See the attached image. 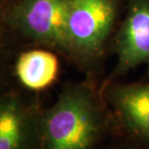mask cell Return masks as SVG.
I'll return each mask as SVG.
<instances>
[{
  "label": "cell",
  "instance_id": "1",
  "mask_svg": "<svg viewBox=\"0 0 149 149\" xmlns=\"http://www.w3.org/2000/svg\"><path fill=\"white\" fill-rule=\"evenodd\" d=\"M117 137L100 88L91 82L65 85L40 116V149H100Z\"/></svg>",
  "mask_w": 149,
  "mask_h": 149
},
{
  "label": "cell",
  "instance_id": "2",
  "mask_svg": "<svg viewBox=\"0 0 149 149\" xmlns=\"http://www.w3.org/2000/svg\"><path fill=\"white\" fill-rule=\"evenodd\" d=\"M68 5L69 0H15L2 18L27 39L68 55Z\"/></svg>",
  "mask_w": 149,
  "mask_h": 149
},
{
  "label": "cell",
  "instance_id": "3",
  "mask_svg": "<svg viewBox=\"0 0 149 149\" xmlns=\"http://www.w3.org/2000/svg\"><path fill=\"white\" fill-rule=\"evenodd\" d=\"M119 0H69L68 56L88 62L99 56L115 26Z\"/></svg>",
  "mask_w": 149,
  "mask_h": 149
},
{
  "label": "cell",
  "instance_id": "4",
  "mask_svg": "<svg viewBox=\"0 0 149 149\" xmlns=\"http://www.w3.org/2000/svg\"><path fill=\"white\" fill-rule=\"evenodd\" d=\"M100 91L117 137L149 149V82L119 84L108 80Z\"/></svg>",
  "mask_w": 149,
  "mask_h": 149
},
{
  "label": "cell",
  "instance_id": "5",
  "mask_svg": "<svg viewBox=\"0 0 149 149\" xmlns=\"http://www.w3.org/2000/svg\"><path fill=\"white\" fill-rule=\"evenodd\" d=\"M42 110L15 88H0V149H40Z\"/></svg>",
  "mask_w": 149,
  "mask_h": 149
},
{
  "label": "cell",
  "instance_id": "6",
  "mask_svg": "<svg viewBox=\"0 0 149 149\" xmlns=\"http://www.w3.org/2000/svg\"><path fill=\"white\" fill-rule=\"evenodd\" d=\"M115 45L116 63L109 81L141 65H149V0H130Z\"/></svg>",
  "mask_w": 149,
  "mask_h": 149
},
{
  "label": "cell",
  "instance_id": "7",
  "mask_svg": "<svg viewBox=\"0 0 149 149\" xmlns=\"http://www.w3.org/2000/svg\"><path fill=\"white\" fill-rule=\"evenodd\" d=\"M18 83L31 91H42L55 83L59 74V61L54 53L32 49L21 53L15 65Z\"/></svg>",
  "mask_w": 149,
  "mask_h": 149
},
{
  "label": "cell",
  "instance_id": "8",
  "mask_svg": "<svg viewBox=\"0 0 149 149\" xmlns=\"http://www.w3.org/2000/svg\"><path fill=\"white\" fill-rule=\"evenodd\" d=\"M100 149H143L138 146L132 142L125 141L119 137H116L111 141H108L106 144H104Z\"/></svg>",
  "mask_w": 149,
  "mask_h": 149
},
{
  "label": "cell",
  "instance_id": "9",
  "mask_svg": "<svg viewBox=\"0 0 149 149\" xmlns=\"http://www.w3.org/2000/svg\"><path fill=\"white\" fill-rule=\"evenodd\" d=\"M3 24H5L4 20L2 18V15H0V48L3 47L4 44V28H3Z\"/></svg>",
  "mask_w": 149,
  "mask_h": 149
},
{
  "label": "cell",
  "instance_id": "10",
  "mask_svg": "<svg viewBox=\"0 0 149 149\" xmlns=\"http://www.w3.org/2000/svg\"><path fill=\"white\" fill-rule=\"evenodd\" d=\"M10 3V0H0V15H2V12L5 7Z\"/></svg>",
  "mask_w": 149,
  "mask_h": 149
},
{
  "label": "cell",
  "instance_id": "11",
  "mask_svg": "<svg viewBox=\"0 0 149 149\" xmlns=\"http://www.w3.org/2000/svg\"><path fill=\"white\" fill-rule=\"evenodd\" d=\"M3 87H5L4 83H3V76L1 73H0V88H2Z\"/></svg>",
  "mask_w": 149,
  "mask_h": 149
}]
</instances>
